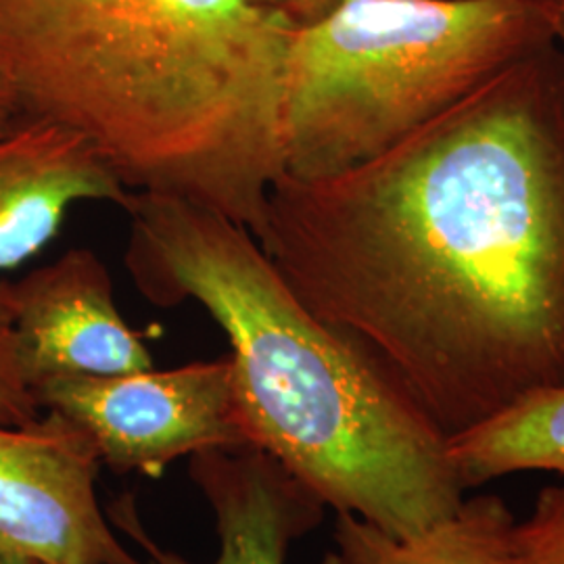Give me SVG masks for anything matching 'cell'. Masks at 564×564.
<instances>
[{"label": "cell", "mask_w": 564, "mask_h": 564, "mask_svg": "<svg viewBox=\"0 0 564 564\" xmlns=\"http://www.w3.org/2000/svg\"><path fill=\"white\" fill-rule=\"evenodd\" d=\"M265 256L445 440L564 384V53L341 174L274 182Z\"/></svg>", "instance_id": "cell-1"}, {"label": "cell", "mask_w": 564, "mask_h": 564, "mask_svg": "<svg viewBox=\"0 0 564 564\" xmlns=\"http://www.w3.org/2000/svg\"><path fill=\"white\" fill-rule=\"evenodd\" d=\"M293 32L256 0H0V74L23 118L76 132L130 193L258 239Z\"/></svg>", "instance_id": "cell-2"}, {"label": "cell", "mask_w": 564, "mask_h": 564, "mask_svg": "<svg viewBox=\"0 0 564 564\" xmlns=\"http://www.w3.org/2000/svg\"><path fill=\"white\" fill-rule=\"evenodd\" d=\"M123 263L155 305H202L230 343L251 444L326 508L410 538L464 487L444 433L362 347L314 316L260 241L199 203L130 193Z\"/></svg>", "instance_id": "cell-3"}, {"label": "cell", "mask_w": 564, "mask_h": 564, "mask_svg": "<svg viewBox=\"0 0 564 564\" xmlns=\"http://www.w3.org/2000/svg\"><path fill=\"white\" fill-rule=\"evenodd\" d=\"M563 0H341L295 28L282 90V174L370 162L556 42Z\"/></svg>", "instance_id": "cell-4"}, {"label": "cell", "mask_w": 564, "mask_h": 564, "mask_svg": "<svg viewBox=\"0 0 564 564\" xmlns=\"http://www.w3.org/2000/svg\"><path fill=\"white\" fill-rule=\"evenodd\" d=\"M42 412L82 426L102 464L160 479L182 456L251 444L230 356L172 370L63 377L39 384Z\"/></svg>", "instance_id": "cell-5"}, {"label": "cell", "mask_w": 564, "mask_h": 564, "mask_svg": "<svg viewBox=\"0 0 564 564\" xmlns=\"http://www.w3.org/2000/svg\"><path fill=\"white\" fill-rule=\"evenodd\" d=\"M90 435L57 412L0 426V540L42 564H144L97 500Z\"/></svg>", "instance_id": "cell-6"}, {"label": "cell", "mask_w": 564, "mask_h": 564, "mask_svg": "<svg viewBox=\"0 0 564 564\" xmlns=\"http://www.w3.org/2000/svg\"><path fill=\"white\" fill-rule=\"evenodd\" d=\"M23 381L113 377L153 368L147 343L123 321L101 258L69 249L18 281L0 279Z\"/></svg>", "instance_id": "cell-7"}, {"label": "cell", "mask_w": 564, "mask_h": 564, "mask_svg": "<svg viewBox=\"0 0 564 564\" xmlns=\"http://www.w3.org/2000/svg\"><path fill=\"white\" fill-rule=\"evenodd\" d=\"M188 475L216 519L220 550L207 564H284L289 547L323 523L326 506L262 447H220L188 456ZM153 564H199L158 544L130 494L107 510Z\"/></svg>", "instance_id": "cell-8"}, {"label": "cell", "mask_w": 564, "mask_h": 564, "mask_svg": "<svg viewBox=\"0 0 564 564\" xmlns=\"http://www.w3.org/2000/svg\"><path fill=\"white\" fill-rule=\"evenodd\" d=\"M128 195L76 132L21 116L0 137V274L44 251L76 205L123 207Z\"/></svg>", "instance_id": "cell-9"}, {"label": "cell", "mask_w": 564, "mask_h": 564, "mask_svg": "<svg viewBox=\"0 0 564 564\" xmlns=\"http://www.w3.org/2000/svg\"><path fill=\"white\" fill-rule=\"evenodd\" d=\"M514 524L510 508L494 494L464 498L454 514L410 538L337 512L323 564H517Z\"/></svg>", "instance_id": "cell-10"}, {"label": "cell", "mask_w": 564, "mask_h": 564, "mask_svg": "<svg viewBox=\"0 0 564 564\" xmlns=\"http://www.w3.org/2000/svg\"><path fill=\"white\" fill-rule=\"evenodd\" d=\"M447 456L466 489L527 470L564 475V384L449 437Z\"/></svg>", "instance_id": "cell-11"}, {"label": "cell", "mask_w": 564, "mask_h": 564, "mask_svg": "<svg viewBox=\"0 0 564 564\" xmlns=\"http://www.w3.org/2000/svg\"><path fill=\"white\" fill-rule=\"evenodd\" d=\"M517 564H564V484L547 485L531 514L514 524Z\"/></svg>", "instance_id": "cell-12"}, {"label": "cell", "mask_w": 564, "mask_h": 564, "mask_svg": "<svg viewBox=\"0 0 564 564\" xmlns=\"http://www.w3.org/2000/svg\"><path fill=\"white\" fill-rule=\"evenodd\" d=\"M41 414L34 391L23 381L11 314L0 293V426H23Z\"/></svg>", "instance_id": "cell-13"}, {"label": "cell", "mask_w": 564, "mask_h": 564, "mask_svg": "<svg viewBox=\"0 0 564 564\" xmlns=\"http://www.w3.org/2000/svg\"><path fill=\"white\" fill-rule=\"evenodd\" d=\"M256 2L265 11L289 21L293 28H303L330 13L341 0H256Z\"/></svg>", "instance_id": "cell-14"}, {"label": "cell", "mask_w": 564, "mask_h": 564, "mask_svg": "<svg viewBox=\"0 0 564 564\" xmlns=\"http://www.w3.org/2000/svg\"><path fill=\"white\" fill-rule=\"evenodd\" d=\"M20 118V105L15 101V95L0 74V137L7 134Z\"/></svg>", "instance_id": "cell-15"}, {"label": "cell", "mask_w": 564, "mask_h": 564, "mask_svg": "<svg viewBox=\"0 0 564 564\" xmlns=\"http://www.w3.org/2000/svg\"><path fill=\"white\" fill-rule=\"evenodd\" d=\"M0 564H42L39 561H34V558H30V556H25V554H21L18 552L15 547H11V545L4 544L2 540H0Z\"/></svg>", "instance_id": "cell-16"}, {"label": "cell", "mask_w": 564, "mask_h": 564, "mask_svg": "<svg viewBox=\"0 0 564 564\" xmlns=\"http://www.w3.org/2000/svg\"><path fill=\"white\" fill-rule=\"evenodd\" d=\"M556 44L561 46V51L564 53V0L561 2L558 18H556Z\"/></svg>", "instance_id": "cell-17"}]
</instances>
